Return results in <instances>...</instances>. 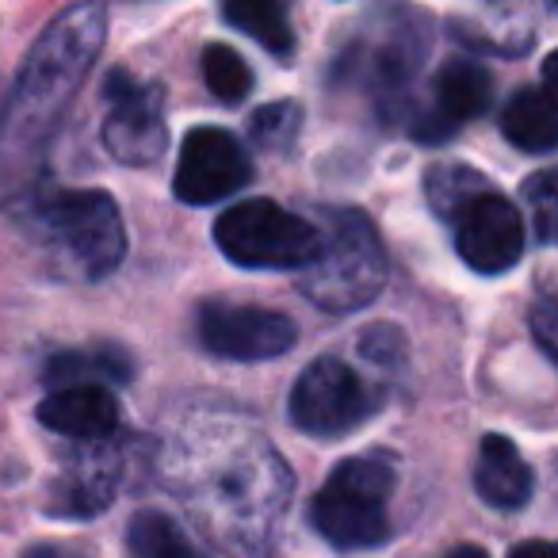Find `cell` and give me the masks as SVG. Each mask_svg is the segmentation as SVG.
Wrapping results in <instances>:
<instances>
[{
	"label": "cell",
	"instance_id": "24",
	"mask_svg": "<svg viewBox=\"0 0 558 558\" xmlns=\"http://www.w3.org/2000/svg\"><path fill=\"white\" fill-rule=\"evenodd\" d=\"M555 314H558V306L550 303V299H543V303H539V306H535V311H532V326H535V337H539V344H543V352H547V356H555V337H558Z\"/></svg>",
	"mask_w": 558,
	"mask_h": 558
},
{
	"label": "cell",
	"instance_id": "17",
	"mask_svg": "<svg viewBox=\"0 0 558 558\" xmlns=\"http://www.w3.org/2000/svg\"><path fill=\"white\" fill-rule=\"evenodd\" d=\"M222 16L226 24H233L248 39L260 43L268 54H291L295 50V32L288 24V12L276 0H230Z\"/></svg>",
	"mask_w": 558,
	"mask_h": 558
},
{
	"label": "cell",
	"instance_id": "25",
	"mask_svg": "<svg viewBox=\"0 0 558 558\" xmlns=\"http://www.w3.org/2000/svg\"><path fill=\"white\" fill-rule=\"evenodd\" d=\"M509 558H558V555L547 539H527V543H517V547L509 550Z\"/></svg>",
	"mask_w": 558,
	"mask_h": 558
},
{
	"label": "cell",
	"instance_id": "12",
	"mask_svg": "<svg viewBox=\"0 0 558 558\" xmlns=\"http://www.w3.org/2000/svg\"><path fill=\"white\" fill-rule=\"evenodd\" d=\"M39 421L73 440H108L119 428V402L108 387H65L39 402Z\"/></svg>",
	"mask_w": 558,
	"mask_h": 558
},
{
	"label": "cell",
	"instance_id": "6",
	"mask_svg": "<svg viewBox=\"0 0 558 558\" xmlns=\"http://www.w3.org/2000/svg\"><path fill=\"white\" fill-rule=\"evenodd\" d=\"M367 413H372V395L344 360H314L291 390V421L306 436L322 440L349 436Z\"/></svg>",
	"mask_w": 558,
	"mask_h": 558
},
{
	"label": "cell",
	"instance_id": "21",
	"mask_svg": "<svg viewBox=\"0 0 558 558\" xmlns=\"http://www.w3.org/2000/svg\"><path fill=\"white\" fill-rule=\"evenodd\" d=\"M303 131V108L295 100H276L264 104V108L253 111L248 119V134H253L256 146L264 149H288L291 142Z\"/></svg>",
	"mask_w": 558,
	"mask_h": 558
},
{
	"label": "cell",
	"instance_id": "4",
	"mask_svg": "<svg viewBox=\"0 0 558 558\" xmlns=\"http://www.w3.org/2000/svg\"><path fill=\"white\" fill-rule=\"evenodd\" d=\"M395 486L398 463L387 451L344 459L311 501V520L318 535L337 550H364L387 543V501Z\"/></svg>",
	"mask_w": 558,
	"mask_h": 558
},
{
	"label": "cell",
	"instance_id": "5",
	"mask_svg": "<svg viewBox=\"0 0 558 558\" xmlns=\"http://www.w3.org/2000/svg\"><path fill=\"white\" fill-rule=\"evenodd\" d=\"M215 241L241 268L303 271L322 248L318 226L271 199H248L218 215Z\"/></svg>",
	"mask_w": 558,
	"mask_h": 558
},
{
	"label": "cell",
	"instance_id": "2",
	"mask_svg": "<svg viewBox=\"0 0 558 558\" xmlns=\"http://www.w3.org/2000/svg\"><path fill=\"white\" fill-rule=\"evenodd\" d=\"M32 222L58 260L81 279H104L123 260L126 233L119 207L96 187H47L35 195Z\"/></svg>",
	"mask_w": 558,
	"mask_h": 558
},
{
	"label": "cell",
	"instance_id": "19",
	"mask_svg": "<svg viewBox=\"0 0 558 558\" xmlns=\"http://www.w3.org/2000/svg\"><path fill=\"white\" fill-rule=\"evenodd\" d=\"M111 494H116V463H93L81 474H65V482L54 486V512H70V517H93V512L108 509Z\"/></svg>",
	"mask_w": 558,
	"mask_h": 558
},
{
	"label": "cell",
	"instance_id": "3",
	"mask_svg": "<svg viewBox=\"0 0 558 558\" xmlns=\"http://www.w3.org/2000/svg\"><path fill=\"white\" fill-rule=\"evenodd\" d=\"M387 283V248L360 210H333L322 248L299 276V291L329 314L364 311Z\"/></svg>",
	"mask_w": 558,
	"mask_h": 558
},
{
	"label": "cell",
	"instance_id": "9",
	"mask_svg": "<svg viewBox=\"0 0 558 558\" xmlns=\"http://www.w3.org/2000/svg\"><path fill=\"white\" fill-rule=\"evenodd\" d=\"M199 337L215 356L226 360H276L295 349L299 326L264 306L207 303L199 311Z\"/></svg>",
	"mask_w": 558,
	"mask_h": 558
},
{
	"label": "cell",
	"instance_id": "10",
	"mask_svg": "<svg viewBox=\"0 0 558 558\" xmlns=\"http://www.w3.org/2000/svg\"><path fill=\"white\" fill-rule=\"evenodd\" d=\"M451 226H456L459 256L482 276H501L524 253V218L497 192L478 195Z\"/></svg>",
	"mask_w": 558,
	"mask_h": 558
},
{
	"label": "cell",
	"instance_id": "8",
	"mask_svg": "<svg viewBox=\"0 0 558 558\" xmlns=\"http://www.w3.org/2000/svg\"><path fill=\"white\" fill-rule=\"evenodd\" d=\"M108 100V123H104V146L123 165H154L165 149V111L161 88L142 85L126 73H111L104 81Z\"/></svg>",
	"mask_w": 558,
	"mask_h": 558
},
{
	"label": "cell",
	"instance_id": "16",
	"mask_svg": "<svg viewBox=\"0 0 558 558\" xmlns=\"http://www.w3.org/2000/svg\"><path fill=\"white\" fill-rule=\"evenodd\" d=\"M126 547H131V558H210L184 527L177 524L165 512H138L126 527Z\"/></svg>",
	"mask_w": 558,
	"mask_h": 558
},
{
	"label": "cell",
	"instance_id": "1",
	"mask_svg": "<svg viewBox=\"0 0 558 558\" xmlns=\"http://www.w3.org/2000/svg\"><path fill=\"white\" fill-rule=\"evenodd\" d=\"M108 12L104 4H73L58 12L43 39L20 65L4 111H0V142L24 149L43 142L65 116L77 88L93 73V62L104 47Z\"/></svg>",
	"mask_w": 558,
	"mask_h": 558
},
{
	"label": "cell",
	"instance_id": "15",
	"mask_svg": "<svg viewBox=\"0 0 558 558\" xmlns=\"http://www.w3.org/2000/svg\"><path fill=\"white\" fill-rule=\"evenodd\" d=\"M96 379L123 383L131 379V356L116 344H100L88 352H62L47 364V383L54 390L65 387H96Z\"/></svg>",
	"mask_w": 558,
	"mask_h": 558
},
{
	"label": "cell",
	"instance_id": "27",
	"mask_svg": "<svg viewBox=\"0 0 558 558\" xmlns=\"http://www.w3.org/2000/svg\"><path fill=\"white\" fill-rule=\"evenodd\" d=\"M444 558H489L482 547H456V550H448Z\"/></svg>",
	"mask_w": 558,
	"mask_h": 558
},
{
	"label": "cell",
	"instance_id": "23",
	"mask_svg": "<svg viewBox=\"0 0 558 558\" xmlns=\"http://www.w3.org/2000/svg\"><path fill=\"white\" fill-rule=\"evenodd\" d=\"M360 349H364V356L379 360V364H395V360L405 356V337L398 326H375L364 333Z\"/></svg>",
	"mask_w": 558,
	"mask_h": 558
},
{
	"label": "cell",
	"instance_id": "13",
	"mask_svg": "<svg viewBox=\"0 0 558 558\" xmlns=\"http://www.w3.org/2000/svg\"><path fill=\"white\" fill-rule=\"evenodd\" d=\"M535 474L517 451V444L505 436H486L474 463V489L494 509H524L532 497Z\"/></svg>",
	"mask_w": 558,
	"mask_h": 558
},
{
	"label": "cell",
	"instance_id": "18",
	"mask_svg": "<svg viewBox=\"0 0 558 558\" xmlns=\"http://www.w3.org/2000/svg\"><path fill=\"white\" fill-rule=\"evenodd\" d=\"M486 192H489L486 177H482L478 169H466V165H459V161H440L425 172L428 207H433L444 222H456V218Z\"/></svg>",
	"mask_w": 558,
	"mask_h": 558
},
{
	"label": "cell",
	"instance_id": "20",
	"mask_svg": "<svg viewBox=\"0 0 558 558\" xmlns=\"http://www.w3.org/2000/svg\"><path fill=\"white\" fill-rule=\"evenodd\" d=\"M203 81L222 104H241L253 88V73H248L245 58L222 43H210L203 50Z\"/></svg>",
	"mask_w": 558,
	"mask_h": 558
},
{
	"label": "cell",
	"instance_id": "14",
	"mask_svg": "<svg viewBox=\"0 0 558 558\" xmlns=\"http://www.w3.org/2000/svg\"><path fill=\"white\" fill-rule=\"evenodd\" d=\"M501 131L517 149L527 154H550L558 142L555 100L543 88H520L501 111Z\"/></svg>",
	"mask_w": 558,
	"mask_h": 558
},
{
	"label": "cell",
	"instance_id": "22",
	"mask_svg": "<svg viewBox=\"0 0 558 558\" xmlns=\"http://www.w3.org/2000/svg\"><path fill=\"white\" fill-rule=\"evenodd\" d=\"M524 199L527 207H532L535 215V233H539V241L547 245L550 238H555V207H558V187H555V172L543 169L535 172V177L524 180Z\"/></svg>",
	"mask_w": 558,
	"mask_h": 558
},
{
	"label": "cell",
	"instance_id": "11",
	"mask_svg": "<svg viewBox=\"0 0 558 558\" xmlns=\"http://www.w3.org/2000/svg\"><path fill=\"white\" fill-rule=\"evenodd\" d=\"M489 100H494V81H489L486 65L471 62V58H451L436 73L433 111H425L413 131H417L421 142H448L463 123L486 116Z\"/></svg>",
	"mask_w": 558,
	"mask_h": 558
},
{
	"label": "cell",
	"instance_id": "26",
	"mask_svg": "<svg viewBox=\"0 0 558 558\" xmlns=\"http://www.w3.org/2000/svg\"><path fill=\"white\" fill-rule=\"evenodd\" d=\"M24 558H85L73 547H58V543H39V547L24 550Z\"/></svg>",
	"mask_w": 558,
	"mask_h": 558
},
{
	"label": "cell",
	"instance_id": "7",
	"mask_svg": "<svg viewBox=\"0 0 558 558\" xmlns=\"http://www.w3.org/2000/svg\"><path fill=\"white\" fill-rule=\"evenodd\" d=\"M253 177V161H248L245 146L222 126H195L180 146L177 161V199L192 203V207H207L226 195L241 192Z\"/></svg>",
	"mask_w": 558,
	"mask_h": 558
}]
</instances>
